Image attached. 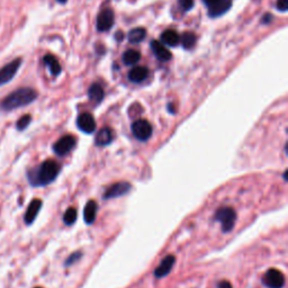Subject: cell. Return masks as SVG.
Returning a JSON list of instances; mask_svg holds the SVG:
<instances>
[{
  "mask_svg": "<svg viewBox=\"0 0 288 288\" xmlns=\"http://www.w3.org/2000/svg\"><path fill=\"white\" fill-rule=\"evenodd\" d=\"M61 171V164L56 160H45L40 166L27 171V180L33 187H43L52 184Z\"/></svg>",
  "mask_w": 288,
  "mask_h": 288,
  "instance_id": "6da1fadb",
  "label": "cell"
},
{
  "mask_svg": "<svg viewBox=\"0 0 288 288\" xmlns=\"http://www.w3.org/2000/svg\"><path fill=\"white\" fill-rule=\"evenodd\" d=\"M38 94L35 89L30 87L18 88L4 97L0 102V110L4 112H12L20 107H25L36 100Z\"/></svg>",
  "mask_w": 288,
  "mask_h": 288,
  "instance_id": "7a4b0ae2",
  "label": "cell"
},
{
  "mask_svg": "<svg viewBox=\"0 0 288 288\" xmlns=\"http://www.w3.org/2000/svg\"><path fill=\"white\" fill-rule=\"evenodd\" d=\"M214 220L216 222L220 223V226H222V231L224 233L231 232L232 228L236 225V213L232 207H220L218 210L215 212Z\"/></svg>",
  "mask_w": 288,
  "mask_h": 288,
  "instance_id": "3957f363",
  "label": "cell"
},
{
  "mask_svg": "<svg viewBox=\"0 0 288 288\" xmlns=\"http://www.w3.org/2000/svg\"><path fill=\"white\" fill-rule=\"evenodd\" d=\"M22 63V58H17L15 60L7 63L6 66H4L2 69H0V87L8 82H10L14 79V76H16L17 71L20 70Z\"/></svg>",
  "mask_w": 288,
  "mask_h": 288,
  "instance_id": "277c9868",
  "label": "cell"
},
{
  "mask_svg": "<svg viewBox=\"0 0 288 288\" xmlns=\"http://www.w3.org/2000/svg\"><path fill=\"white\" fill-rule=\"evenodd\" d=\"M76 144V138L74 135H64L53 144V151L58 156H64L74 150Z\"/></svg>",
  "mask_w": 288,
  "mask_h": 288,
  "instance_id": "5b68a950",
  "label": "cell"
},
{
  "mask_svg": "<svg viewBox=\"0 0 288 288\" xmlns=\"http://www.w3.org/2000/svg\"><path fill=\"white\" fill-rule=\"evenodd\" d=\"M132 133L138 141H148L152 135V126L146 120H138L133 122Z\"/></svg>",
  "mask_w": 288,
  "mask_h": 288,
  "instance_id": "8992f818",
  "label": "cell"
},
{
  "mask_svg": "<svg viewBox=\"0 0 288 288\" xmlns=\"http://www.w3.org/2000/svg\"><path fill=\"white\" fill-rule=\"evenodd\" d=\"M115 22V14L110 8H104L98 14L97 17V30L99 32L110 30Z\"/></svg>",
  "mask_w": 288,
  "mask_h": 288,
  "instance_id": "52a82bcc",
  "label": "cell"
},
{
  "mask_svg": "<svg viewBox=\"0 0 288 288\" xmlns=\"http://www.w3.org/2000/svg\"><path fill=\"white\" fill-rule=\"evenodd\" d=\"M262 282L268 288H282L285 286V276L277 269H269L264 274Z\"/></svg>",
  "mask_w": 288,
  "mask_h": 288,
  "instance_id": "ba28073f",
  "label": "cell"
},
{
  "mask_svg": "<svg viewBox=\"0 0 288 288\" xmlns=\"http://www.w3.org/2000/svg\"><path fill=\"white\" fill-rule=\"evenodd\" d=\"M130 189H132V186L128 182H120L112 184L110 188L106 189L105 194H104V200H112V198L122 197L128 194Z\"/></svg>",
  "mask_w": 288,
  "mask_h": 288,
  "instance_id": "9c48e42d",
  "label": "cell"
},
{
  "mask_svg": "<svg viewBox=\"0 0 288 288\" xmlns=\"http://www.w3.org/2000/svg\"><path fill=\"white\" fill-rule=\"evenodd\" d=\"M76 126L86 134H92L96 130V120L90 112H82L76 118Z\"/></svg>",
  "mask_w": 288,
  "mask_h": 288,
  "instance_id": "30bf717a",
  "label": "cell"
},
{
  "mask_svg": "<svg viewBox=\"0 0 288 288\" xmlns=\"http://www.w3.org/2000/svg\"><path fill=\"white\" fill-rule=\"evenodd\" d=\"M42 206H43V202L38 200V198H35V200H33L30 202V205L28 207H27L25 215H24V222L26 225H32L34 223V220L36 218H38Z\"/></svg>",
  "mask_w": 288,
  "mask_h": 288,
  "instance_id": "8fae6325",
  "label": "cell"
},
{
  "mask_svg": "<svg viewBox=\"0 0 288 288\" xmlns=\"http://www.w3.org/2000/svg\"><path fill=\"white\" fill-rule=\"evenodd\" d=\"M174 262H176L174 256H172V254L166 256V258L161 261L160 264L156 268L153 274H154L156 278H164L166 276H168L169 272L174 268Z\"/></svg>",
  "mask_w": 288,
  "mask_h": 288,
  "instance_id": "7c38bea8",
  "label": "cell"
},
{
  "mask_svg": "<svg viewBox=\"0 0 288 288\" xmlns=\"http://www.w3.org/2000/svg\"><path fill=\"white\" fill-rule=\"evenodd\" d=\"M232 6V0H220L208 7V16L212 18H216L224 15L228 12V9Z\"/></svg>",
  "mask_w": 288,
  "mask_h": 288,
  "instance_id": "4fadbf2b",
  "label": "cell"
},
{
  "mask_svg": "<svg viewBox=\"0 0 288 288\" xmlns=\"http://www.w3.org/2000/svg\"><path fill=\"white\" fill-rule=\"evenodd\" d=\"M151 48L153 53H154V56H156V58H159L160 61H169L171 60V58H172V54L169 51L168 48L164 46V44H162L160 42H158V40H151Z\"/></svg>",
  "mask_w": 288,
  "mask_h": 288,
  "instance_id": "5bb4252c",
  "label": "cell"
},
{
  "mask_svg": "<svg viewBox=\"0 0 288 288\" xmlns=\"http://www.w3.org/2000/svg\"><path fill=\"white\" fill-rule=\"evenodd\" d=\"M112 138H114L112 130L110 128H102L96 135L94 144L97 146H106L112 142Z\"/></svg>",
  "mask_w": 288,
  "mask_h": 288,
  "instance_id": "9a60e30c",
  "label": "cell"
},
{
  "mask_svg": "<svg viewBox=\"0 0 288 288\" xmlns=\"http://www.w3.org/2000/svg\"><path fill=\"white\" fill-rule=\"evenodd\" d=\"M105 96V92H104L102 87L99 84H92L88 89V98L89 100L92 102L94 105H98L100 104Z\"/></svg>",
  "mask_w": 288,
  "mask_h": 288,
  "instance_id": "2e32d148",
  "label": "cell"
},
{
  "mask_svg": "<svg viewBox=\"0 0 288 288\" xmlns=\"http://www.w3.org/2000/svg\"><path fill=\"white\" fill-rule=\"evenodd\" d=\"M98 205L94 200H89L84 210V218L87 224H92L97 218Z\"/></svg>",
  "mask_w": 288,
  "mask_h": 288,
  "instance_id": "e0dca14e",
  "label": "cell"
},
{
  "mask_svg": "<svg viewBox=\"0 0 288 288\" xmlns=\"http://www.w3.org/2000/svg\"><path fill=\"white\" fill-rule=\"evenodd\" d=\"M162 44L168 45V46H177L180 40V35L174 30H166L161 34Z\"/></svg>",
  "mask_w": 288,
  "mask_h": 288,
  "instance_id": "ac0fdd59",
  "label": "cell"
},
{
  "mask_svg": "<svg viewBox=\"0 0 288 288\" xmlns=\"http://www.w3.org/2000/svg\"><path fill=\"white\" fill-rule=\"evenodd\" d=\"M43 62H44V64L48 68V70L50 72H51L52 76H58L61 74L62 68L60 66V63H58L56 58L53 56L52 54H46V56L43 58Z\"/></svg>",
  "mask_w": 288,
  "mask_h": 288,
  "instance_id": "d6986e66",
  "label": "cell"
},
{
  "mask_svg": "<svg viewBox=\"0 0 288 288\" xmlns=\"http://www.w3.org/2000/svg\"><path fill=\"white\" fill-rule=\"evenodd\" d=\"M148 74V70L146 66H135L128 72V79L132 82H142L146 79Z\"/></svg>",
  "mask_w": 288,
  "mask_h": 288,
  "instance_id": "ffe728a7",
  "label": "cell"
},
{
  "mask_svg": "<svg viewBox=\"0 0 288 288\" xmlns=\"http://www.w3.org/2000/svg\"><path fill=\"white\" fill-rule=\"evenodd\" d=\"M146 36V30L143 27H136V28H133L128 32V40L130 43H141L142 40H144Z\"/></svg>",
  "mask_w": 288,
  "mask_h": 288,
  "instance_id": "44dd1931",
  "label": "cell"
},
{
  "mask_svg": "<svg viewBox=\"0 0 288 288\" xmlns=\"http://www.w3.org/2000/svg\"><path fill=\"white\" fill-rule=\"evenodd\" d=\"M196 40H197V38L195 34L192 33V32H184V33H182V36H180L179 43H182V48L184 50H190L195 46Z\"/></svg>",
  "mask_w": 288,
  "mask_h": 288,
  "instance_id": "7402d4cb",
  "label": "cell"
},
{
  "mask_svg": "<svg viewBox=\"0 0 288 288\" xmlns=\"http://www.w3.org/2000/svg\"><path fill=\"white\" fill-rule=\"evenodd\" d=\"M122 58H123V63L125 66H134L141 60V54L138 51H135V50H128V51L124 52Z\"/></svg>",
  "mask_w": 288,
  "mask_h": 288,
  "instance_id": "603a6c76",
  "label": "cell"
},
{
  "mask_svg": "<svg viewBox=\"0 0 288 288\" xmlns=\"http://www.w3.org/2000/svg\"><path fill=\"white\" fill-rule=\"evenodd\" d=\"M76 218H78L76 210L74 208V207H69V208L66 210L64 215H63V222H64L66 225H74L76 223Z\"/></svg>",
  "mask_w": 288,
  "mask_h": 288,
  "instance_id": "cb8c5ba5",
  "label": "cell"
},
{
  "mask_svg": "<svg viewBox=\"0 0 288 288\" xmlns=\"http://www.w3.org/2000/svg\"><path fill=\"white\" fill-rule=\"evenodd\" d=\"M30 122H32V116L30 115H28V114L22 115L20 118L17 120L16 128L18 130H26L27 128H28V125L30 124Z\"/></svg>",
  "mask_w": 288,
  "mask_h": 288,
  "instance_id": "d4e9b609",
  "label": "cell"
},
{
  "mask_svg": "<svg viewBox=\"0 0 288 288\" xmlns=\"http://www.w3.org/2000/svg\"><path fill=\"white\" fill-rule=\"evenodd\" d=\"M81 256H82V252L81 251H76L74 252V254H71L66 260V262H64L66 267H70V266H74L76 262H78V261L81 259Z\"/></svg>",
  "mask_w": 288,
  "mask_h": 288,
  "instance_id": "484cf974",
  "label": "cell"
},
{
  "mask_svg": "<svg viewBox=\"0 0 288 288\" xmlns=\"http://www.w3.org/2000/svg\"><path fill=\"white\" fill-rule=\"evenodd\" d=\"M179 4L184 12H189L192 9L195 2L194 0H179Z\"/></svg>",
  "mask_w": 288,
  "mask_h": 288,
  "instance_id": "4316f807",
  "label": "cell"
},
{
  "mask_svg": "<svg viewBox=\"0 0 288 288\" xmlns=\"http://www.w3.org/2000/svg\"><path fill=\"white\" fill-rule=\"evenodd\" d=\"M276 8H277V10H279V12H287L288 0H277Z\"/></svg>",
  "mask_w": 288,
  "mask_h": 288,
  "instance_id": "83f0119b",
  "label": "cell"
},
{
  "mask_svg": "<svg viewBox=\"0 0 288 288\" xmlns=\"http://www.w3.org/2000/svg\"><path fill=\"white\" fill-rule=\"evenodd\" d=\"M272 14H264V17L261 18V22H262V24H264V25H267V24H269L270 22H272Z\"/></svg>",
  "mask_w": 288,
  "mask_h": 288,
  "instance_id": "f1b7e54d",
  "label": "cell"
},
{
  "mask_svg": "<svg viewBox=\"0 0 288 288\" xmlns=\"http://www.w3.org/2000/svg\"><path fill=\"white\" fill-rule=\"evenodd\" d=\"M218 288H232V285L228 280H222L218 282Z\"/></svg>",
  "mask_w": 288,
  "mask_h": 288,
  "instance_id": "f546056e",
  "label": "cell"
},
{
  "mask_svg": "<svg viewBox=\"0 0 288 288\" xmlns=\"http://www.w3.org/2000/svg\"><path fill=\"white\" fill-rule=\"evenodd\" d=\"M115 38H116L117 40H118V42H120V40H124V33H123V32H120V30L116 32Z\"/></svg>",
  "mask_w": 288,
  "mask_h": 288,
  "instance_id": "4dcf8cb0",
  "label": "cell"
},
{
  "mask_svg": "<svg viewBox=\"0 0 288 288\" xmlns=\"http://www.w3.org/2000/svg\"><path fill=\"white\" fill-rule=\"evenodd\" d=\"M202 2H204V4H206L207 7H210V6H212V4H214L216 2H220V0H202Z\"/></svg>",
  "mask_w": 288,
  "mask_h": 288,
  "instance_id": "1f68e13d",
  "label": "cell"
},
{
  "mask_svg": "<svg viewBox=\"0 0 288 288\" xmlns=\"http://www.w3.org/2000/svg\"><path fill=\"white\" fill-rule=\"evenodd\" d=\"M56 2H60V4H66V2H68V0H56Z\"/></svg>",
  "mask_w": 288,
  "mask_h": 288,
  "instance_id": "d6a6232c",
  "label": "cell"
},
{
  "mask_svg": "<svg viewBox=\"0 0 288 288\" xmlns=\"http://www.w3.org/2000/svg\"><path fill=\"white\" fill-rule=\"evenodd\" d=\"M284 179L287 180V170L285 171V172H284Z\"/></svg>",
  "mask_w": 288,
  "mask_h": 288,
  "instance_id": "836d02e7",
  "label": "cell"
},
{
  "mask_svg": "<svg viewBox=\"0 0 288 288\" xmlns=\"http://www.w3.org/2000/svg\"><path fill=\"white\" fill-rule=\"evenodd\" d=\"M35 288H42V287H35Z\"/></svg>",
  "mask_w": 288,
  "mask_h": 288,
  "instance_id": "e575fe53",
  "label": "cell"
}]
</instances>
